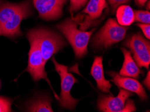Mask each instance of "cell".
Returning <instances> with one entry per match:
<instances>
[{
  "label": "cell",
  "mask_w": 150,
  "mask_h": 112,
  "mask_svg": "<svg viewBox=\"0 0 150 112\" xmlns=\"http://www.w3.org/2000/svg\"><path fill=\"white\" fill-rule=\"evenodd\" d=\"M31 0L18 4L0 1V36L10 39L22 35L20 24L22 20L33 14Z\"/></svg>",
  "instance_id": "cell-1"
},
{
  "label": "cell",
  "mask_w": 150,
  "mask_h": 112,
  "mask_svg": "<svg viewBox=\"0 0 150 112\" xmlns=\"http://www.w3.org/2000/svg\"><path fill=\"white\" fill-rule=\"evenodd\" d=\"M57 28L71 44L77 58H81L87 53L88 45L94 30L84 31L78 29V23L72 19H67L57 25Z\"/></svg>",
  "instance_id": "cell-2"
},
{
  "label": "cell",
  "mask_w": 150,
  "mask_h": 112,
  "mask_svg": "<svg viewBox=\"0 0 150 112\" xmlns=\"http://www.w3.org/2000/svg\"><path fill=\"white\" fill-rule=\"evenodd\" d=\"M127 30L125 26H120L115 19L110 18L94 36L92 44L94 47L107 49L123 40Z\"/></svg>",
  "instance_id": "cell-3"
},
{
  "label": "cell",
  "mask_w": 150,
  "mask_h": 112,
  "mask_svg": "<svg viewBox=\"0 0 150 112\" xmlns=\"http://www.w3.org/2000/svg\"><path fill=\"white\" fill-rule=\"evenodd\" d=\"M30 32L37 40L43 59L46 63L66 44L61 36L49 30L38 28L30 30Z\"/></svg>",
  "instance_id": "cell-4"
},
{
  "label": "cell",
  "mask_w": 150,
  "mask_h": 112,
  "mask_svg": "<svg viewBox=\"0 0 150 112\" xmlns=\"http://www.w3.org/2000/svg\"><path fill=\"white\" fill-rule=\"evenodd\" d=\"M27 38L30 42V49L28 52V62L26 70L30 73L34 81H38L44 79L53 89L45 70L46 62L43 59L37 40L30 31L27 34Z\"/></svg>",
  "instance_id": "cell-5"
},
{
  "label": "cell",
  "mask_w": 150,
  "mask_h": 112,
  "mask_svg": "<svg viewBox=\"0 0 150 112\" xmlns=\"http://www.w3.org/2000/svg\"><path fill=\"white\" fill-rule=\"evenodd\" d=\"M56 71L61 78V95L59 101L61 106L68 109H74L78 104V99L74 98L71 95V90L74 85L78 81L73 76L71 73L68 72L67 66L58 63L55 58H52Z\"/></svg>",
  "instance_id": "cell-6"
},
{
  "label": "cell",
  "mask_w": 150,
  "mask_h": 112,
  "mask_svg": "<svg viewBox=\"0 0 150 112\" xmlns=\"http://www.w3.org/2000/svg\"><path fill=\"white\" fill-rule=\"evenodd\" d=\"M125 46L131 50L139 67L148 69L150 64V44L140 33L134 34L127 40Z\"/></svg>",
  "instance_id": "cell-7"
},
{
  "label": "cell",
  "mask_w": 150,
  "mask_h": 112,
  "mask_svg": "<svg viewBox=\"0 0 150 112\" xmlns=\"http://www.w3.org/2000/svg\"><path fill=\"white\" fill-rule=\"evenodd\" d=\"M39 16L47 21L55 20L63 13V8L67 0H33Z\"/></svg>",
  "instance_id": "cell-8"
},
{
  "label": "cell",
  "mask_w": 150,
  "mask_h": 112,
  "mask_svg": "<svg viewBox=\"0 0 150 112\" xmlns=\"http://www.w3.org/2000/svg\"><path fill=\"white\" fill-rule=\"evenodd\" d=\"M131 96H132L131 92L120 88L117 97L101 95L98 101V107L101 111L121 112L123 110L127 100Z\"/></svg>",
  "instance_id": "cell-9"
},
{
  "label": "cell",
  "mask_w": 150,
  "mask_h": 112,
  "mask_svg": "<svg viewBox=\"0 0 150 112\" xmlns=\"http://www.w3.org/2000/svg\"><path fill=\"white\" fill-rule=\"evenodd\" d=\"M109 75L112 77V81L119 87L136 93L143 100L147 99V95L144 87L137 79L132 77L121 76L116 72H110Z\"/></svg>",
  "instance_id": "cell-10"
},
{
  "label": "cell",
  "mask_w": 150,
  "mask_h": 112,
  "mask_svg": "<svg viewBox=\"0 0 150 112\" xmlns=\"http://www.w3.org/2000/svg\"><path fill=\"white\" fill-rule=\"evenodd\" d=\"M107 6L106 0H88L87 6L83 10V13L86 14V18L83 22L81 23L80 30H85L89 28L93 21L101 16L104 10Z\"/></svg>",
  "instance_id": "cell-11"
},
{
  "label": "cell",
  "mask_w": 150,
  "mask_h": 112,
  "mask_svg": "<svg viewBox=\"0 0 150 112\" xmlns=\"http://www.w3.org/2000/svg\"><path fill=\"white\" fill-rule=\"evenodd\" d=\"M90 74L97 83L98 88L103 93H110L112 85L104 77L103 63L102 56H96L94 59Z\"/></svg>",
  "instance_id": "cell-12"
},
{
  "label": "cell",
  "mask_w": 150,
  "mask_h": 112,
  "mask_svg": "<svg viewBox=\"0 0 150 112\" xmlns=\"http://www.w3.org/2000/svg\"><path fill=\"white\" fill-rule=\"evenodd\" d=\"M121 51L124 55V62L119 74L123 77H129L137 79L140 73H142L143 71L139 69V66L137 65L136 62L134 61L133 56H131V52L127 51L124 48H122Z\"/></svg>",
  "instance_id": "cell-13"
},
{
  "label": "cell",
  "mask_w": 150,
  "mask_h": 112,
  "mask_svg": "<svg viewBox=\"0 0 150 112\" xmlns=\"http://www.w3.org/2000/svg\"><path fill=\"white\" fill-rule=\"evenodd\" d=\"M117 20L118 24L122 26H129L135 22V14L131 7L121 5L117 8Z\"/></svg>",
  "instance_id": "cell-14"
},
{
  "label": "cell",
  "mask_w": 150,
  "mask_h": 112,
  "mask_svg": "<svg viewBox=\"0 0 150 112\" xmlns=\"http://www.w3.org/2000/svg\"><path fill=\"white\" fill-rule=\"evenodd\" d=\"M28 111L32 112H53L51 101L45 97H38L32 101L27 107Z\"/></svg>",
  "instance_id": "cell-15"
},
{
  "label": "cell",
  "mask_w": 150,
  "mask_h": 112,
  "mask_svg": "<svg viewBox=\"0 0 150 112\" xmlns=\"http://www.w3.org/2000/svg\"><path fill=\"white\" fill-rule=\"evenodd\" d=\"M135 21L142 23V24H149L150 13L149 11L136 10L134 11Z\"/></svg>",
  "instance_id": "cell-16"
},
{
  "label": "cell",
  "mask_w": 150,
  "mask_h": 112,
  "mask_svg": "<svg viewBox=\"0 0 150 112\" xmlns=\"http://www.w3.org/2000/svg\"><path fill=\"white\" fill-rule=\"evenodd\" d=\"M12 100L0 96V112H10L12 111Z\"/></svg>",
  "instance_id": "cell-17"
},
{
  "label": "cell",
  "mask_w": 150,
  "mask_h": 112,
  "mask_svg": "<svg viewBox=\"0 0 150 112\" xmlns=\"http://www.w3.org/2000/svg\"><path fill=\"white\" fill-rule=\"evenodd\" d=\"M70 1V11L76 13L80 9L86 6L88 0H69Z\"/></svg>",
  "instance_id": "cell-18"
},
{
  "label": "cell",
  "mask_w": 150,
  "mask_h": 112,
  "mask_svg": "<svg viewBox=\"0 0 150 112\" xmlns=\"http://www.w3.org/2000/svg\"><path fill=\"white\" fill-rule=\"evenodd\" d=\"M129 1L130 0H108V3L111 7V9H112V12L117 10L118 7L128 3Z\"/></svg>",
  "instance_id": "cell-19"
},
{
  "label": "cell",
  "mask_w": 150,
  "mask_h": 112,
  "mask_svg": "<svg viewBox=\"0 0 150 112\" xmlns=\"http://www.w3.org/2000/svg\"><path fill=\"white\" fill-rule=\"evenodd\" d=\"M138 27H139L142 30L143 33H144V36L145 38H147V39L149 40L150 38V25L149 24H142V23H140V24H136Z\"/></svg>",
  "instance_id": "cell-20"
},
{
  "label": "cell",
  "mask_w": 150,
  "mask_h": 112,
  "mask_svg": "<svg viewBox=\"0 0 150 112\" xmlns=\"http://www.w3.org/2000/svg\"><path fill=\"white\" fill-rule=\"evenodd\" d=\"M136 111V107L134 104L133 101L131 99L127 100L125 106L124 107V109L122 111L127 112V111Z\"/></svg>",
  "instance_id": "cell-21"
},
{
  "label": "cell",
  "mask_w": 150,
  "mask_h": 112,
  "mask_svg": "<svg viewBox=\"0 0 150 112\" xmlns=\"http://www.w3.org/2000/svg\"><path fill=\"white\" fill-rule=\"evenodd\" d=\"M149 76H150V72L148 71V73H147V74L146 78L145 79L144 82H143V83H144L145 85L147 87L148 89H149V88H150V79H149Z\"/></svg>",
  "instance_id": "cell-22"
},
{
  "label": "cell",
  "mask_w": 150,
  "mask_h": 112,
  "mask_svg": "<svg viewBox=\"0 0 150 112\" xmlns=\"http://www.w3.org/2000/svg\"><path fill=\"white\" fill-rule=\"evenodd\" d=\"M148 1V0H135L136 3H137V5L140 7H143L144 6L145 4H146V2Z\"/></svg>",
  "instance_id": "cell-23"
},
{
  "label": "cell",
  "mask_w": 150,
  "mask_h": 112,
  "mask_svg": "<svg viewBox=\"0 0 150 112\" xmlns=\"http://www.w3.org/2000/svg\"><path fill=\"white\" fill-rule=\"evenodd\" d=\"M147 10H149V1L147 2Z\"/></svg>",
  "instance_id": "cell-24"
},
{
  "label": "cell",
  "mask_w": 150,
  "mask_h": 112,
  "mask_svg": "<svg viewBox=\"0 0 150 112\" xmlns=\"http://www.w3.org/2000/svg\"><path fill=\"white\" fill-rule=\"evenodd\" d=\"M0 87H1V82H0Z\"/></svg>",
  "instance_id": "cell-25"
}]
</instances>
